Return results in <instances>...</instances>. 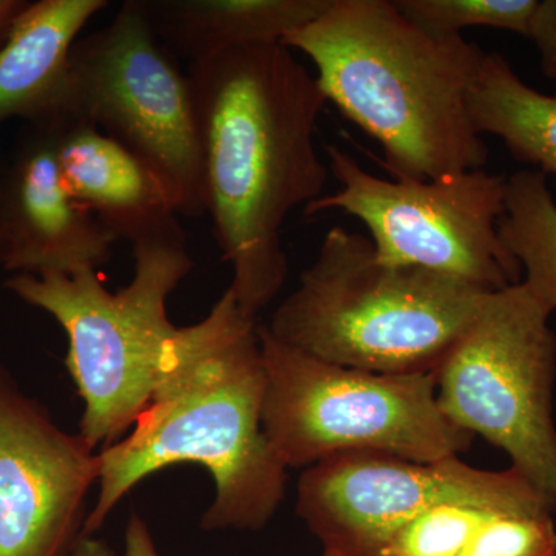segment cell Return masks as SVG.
Listing matches in <instances>:
<instances>
[{
	"mask_svg": "<svg viewBox=\"0 0 556 556\" xmlns=\"http://www.w3.org/2000/svg\"><path fill=\"white\" fill-rule=\"evenodd\" d=\"M204 214L211 215L230 292L257 318L288 278L281 228L325 195L316 149L328 104L316 76L283 43L241 47L190 64Z\"/></svg>",
	"mask_w": 556,
	"mask_h": 556,
	"instance_id": "1",
	"label": "cell"
},
{
	"mask_svg": "<svg viewBox=\"0 0 556 556\" xmlns=\"http://www.w3.org/2000/svg\"><path fill=\"white\" fill-rule=\"evenodd\" d=\"M265 387L257 324L228 288L206 317L177 328L148 407L126 437L101 450L100 492L83 538L93 536L139 482L181 464L206 468L215 482L201 529L268 526L287 493L288 468L263 431Z\"/></svg>",
	"mask_w": 556,
	"mask_h": 556,
	"instance_id": "2",
	"label": "cell"
},
{
	"mask_svg": "<svg viewBox=\"0 0 556 556\" xmlns=\"http://www.w3.org/2000/svg\"><path fill=\"white\" fill-rule=\"evenodd\" d=\"M281 43L313 62L327 101L378 142L393 179L484 169L489 148L468 112L477 43L422 30L394 0H332Z\"/></svg>",
	"mask_w": 556,
	"mask_h": 556,
	"instance_id": "3",
	"label": "cell"
},
{
	"mask_svg": "<svg viewBox=\"0 0 556 556\" xmlns=\"http://www.w3.org/2000/svg\"><path fill=\"white\" fill-rule=\"evenodd\" d=\"M485 294L431 270L387 265L368 237L336 226L263 327L278 342L329 364L430 375Z\"/></svg>",
	"mask_w": 556,
	"mask_h": 556,
	"instance_id": "4",
	"label": "cell"
},
{
	"mask_svg": "<svg viewBox=\"0 0 556 556\" xmlns=\"http://www.w3.org/2000/svg\"><path fill=\"white\" fill-rule=\"evenodd\" d=\"M131 247L134 277L116 292L98 270L16 274L5 283L64 329L68 372L84 404L79 434L94 450L126 437L148 407L178 328L167 316V300L193 268L179 223Z\"/></svg>",
	"mask_w": 556,
	"mask_h": 556,
	"instance_id": "5",
	"label": "cell"
},
{
	"mask_svg": "<svg viewBox=\"0 0 556 556\" xmlns=\"http://www.w3.org/2000/svg\"><path fill=\"white\" fill-rule=\"evenodd\" d=\"M258 338L263 431L287 468L354 452L434 463L459 456L473 441L439 408L434 372L380 375L329 364L278 342L263 325Z\"/></svg>",
	"mask_w": 556,
	"mask_h": 556,
	"instance_id": "6",
	"label": "cell"
},
{
	"mask_svg": "<svg viewBox=\"0 0 556 556\" xmlns=\"http://www.w3.org/2000/svg\"><path fill=\"white\" fill-rule=\"evenodd\" d=\"M552 314L522 281L489 292L434 378L450 422L503 450L556 503Z\"/></svg>",
	"mask_w": 556,
	"mask_h": 556,
	"instance_id": "7",
	"label": "cell"
},
{
	"mask_svg": "<svg viewBox=\"0 0 556 556\" xmlns=\"http://www.w3.org/2000/svg\"><path fill=\"white\" fill-rule=\"evenodd\" d=\"M339 189L305 215L342 211L368 229L376 257L391 266L431 270L493 292L519 283L522 269L500 237L506 177L484 169L426 179H386L350 153L327 146Z\"/></svg>",
	"mask_w": 556,
	"mask_h": 556,
	"instance_id": "8",
	"label": "cell"
},
{
	"mask_svg": "<svg viewBox=\"0 0 556 556\" xmlns=\"http://www.w3.org/2000/svg\"><path fill=\"white\" fill-rule=\"evenodd\" d=\"M53 119L91 124L126 146L169 186L178 214L204 215L195 105L182 75L138 0L108 27L76 40Z\"/></svg>",
	"mask_w": 556,
	"mask_h": 556,
	"instance_id": "9",
	"label": "cell"
},
{
	"mask_svg": "<svg viewBox=\"0 0 556 556\" xmlns=\"http://www.w3.org/2000/svg\"><path fill=\"white\" fill-rule=\"evenodd\" d=\"M460 504L497 514L555 515L556 503L514 468L481 470L459 456L417 463L386 453H340L305 468L295 514L339 556H378L424 511Z\"/></svg>",
	"mask_w": 556,
	"mask_h": 556,
	"instance_id": "10",
	"label": "cell"
},
{
	"mask_svg": "<svg viewBox=\"0 0 556 556\" xmlns=\"http://www.w3.org/2000/svg\"><path fill=\"white\" fill-rule=\"evenodd\" d=\"M98 479L100 453L0 368V556H70Z\"/></svg>",
	"mask_w": 556,
	"mask_h": 556,
	"instance_id": "11",
	"label": "cell"
},
{
	"mask_svg": "<svg viewBox=\"0 0 556 556\" xmlns=\"http://www.w3.org/2000/svg\"><path fill=\"white\" fill-rule=\"evenodd\" d=\"M3 269L30 276L98 270L118 237L70 195L53 123L28 124L0 172Z\"/></svg>",
	"mask_w": 556,
	"mask_h": 556,
	"instance_id": "12",
	"label": "cell"
},
{
	"mask_svg": "<svg viewBox=\"0 0 556 556\" xmlns=\"http://www.w3.org/2000/svg\"><path fill=\"white\" fill-rule=\"evenodd\" d=\"M49 123L70 195L119 240L134 244L178 225L169 186L137 153L83 121Z\"/></svg>",
	"mask_w": 556,
	"mask_h": 556,
	"instance_id": "13",
	"label": "cell"
},
{
	"mask_svg": "<svg viewBox=\"0 0 556 556\" xmlns=\"http://www.w3.org/2000/svg\"><path fill=\"white\" fill-rule=\"evenodd\" d=\"M105 0L28 3L0 43V124L51 119L67 86L70 54L87 22Z\"/></svg>",
	"mask_w": 556,
	"mask_h": 556,
	"instance_id": "14",
	"label": "cell"
},
{
	"mask_svg": "<svg viewBox=\"0 0 556 556\" xmlns=\"http://www.w3.org/2000/svg\"><path fill=\"white\" fill-rule=\"evenodd\" d=\"M164 47L190 64L241 47L281 43L332 0H138Z\"/></svg>",
	"mask_w": 556,
	"mask_h": 556,
	"instance_id": "15",
	"label": "cell"
},
{
	"mask_svg": "<svg viewBox=\"0 0 556 556\" xmlns=\"http://www.w3.org/2000/svg\"><path fill=\"white\" fill-rule=\"evenodd\" d=\"M475 129L504 142L519 163L556 179V93L527 86L501 53H484L470 90Z\"/></svg>",
	"mask_w": 556,
	"mask_h": 556,
	"instance_id": "16",
	"label": "cell"
},
{
	"mask_svg": "<svg viewBox=\"0 0 556 556\" xmlns=\"http://www.w3.org/2000/svg\"><path fill=\"white\" fill-rule=\"evenodd\" d=\"M501 240L522 269V283L548 311H556V203L547 177L521 169L506 178Z\"/></svg>",
	"mask_w": 556,
	"mask_h": 556,
	"instance_id": "17",
	"label": "cell"
},
{
	"mask_svg": "<svg viewBox=\"0 0 556 556\" xmlns=\"http://www.w3.org/2000/svg\"><path fill=\"white\" fill-rule=\"evenodd\" d=\"M417 27L437 36H463L486 27L529 38L540 0H394Z\"/></svg>",
	"mask_w": 556,
	"mask_h": 556,
	"instance_id": "18",
	"label": "cell"
},
{
	"mask_svg": "<svg viewBox=\"0 0 556 556\" xmlns=\"http://www.w3.org/2000/svg\"><path fill=\"white\" fill-rule=\"evenodd\" d=\"M493 515L497 511L460 504L430 508L402 526L378 556H459Z\"/></svg>",
	"mask_w": 556,
	"mask_h": 556,
	"instance_id": "19",
	"label": "cell"
},
{
	"mask_svg": "<svg viewBox=\"0 0 556 556\" xmlns=\"http://www.w3.org/2000/svg\"><path fill=\"white\" fill-rule=\"evenodd\" d=\"M459 556H556L554 515H493Z\"/></svg>",
	"mask_w": 556,
	"mask_h": 556,
	"instance_id": "20",
	"label": "cell"
},
{
	"mask_svg": "<svg viewBox=\"0 0 556 556\" xmlns=\"http://www.w3.org/2000/svg\"><path fill=\"white\" fill-rule=\"evenodd\" d=\"M529 39L535 43L540 54L541 72L556 80V0H541Z\"/></svg>",
	"mask_w": 556,
	"mask_h": 556,
	"instance_id": "21",
	"label": "cell"
},
{
	"mask_svg": "<svg viewBox=\"0 0 556 556\" xmlns=\"http://www.w3.org/2000/svg\"><path fill=\"white\" fill-rule=\"evenodd\" d=\"M123 556H161L156 551L155 541H153L149 526L138 514H131L129 522H127L126 533H124ZM320 556L339 555L324 552Z\"/></svg>",
	"mask_w": 556,
	"mask_h": 556,
	"instance_id": "22",
	"label": "cell"
},
{
	"mask_svg": "<svg viewBox=\"0 0 556 556\" xmlns=\"http://www.w3.org/2000/svg\"><path fill=\"white\" fill-rule=\"evenodd\" d=\"M28 2L20 0H0V42L7 38L11 25L17 20V16L27 9Z\"/></svg>",
	"mask_w": 556,
	"mask_h": 556,
	"instance_id": "23",
	"label": "cell"
},
{
	"mask_svg": "<svg viewBox=\"0 0 556 556\" xmlns=\"http://www.w3.org/2000/svg\"><path fill=\"white\" fill-rule=\"evenodd\" d=\"M70 556H116L105 541L93 536L80 538Z\"/></svg>",
	"mask_w": 556,
	"mask_h": 556,
	"instance_id": "24",
	"label": "cell"
},
{
	"mask_svg": "<svg viewBox=\"0 0 556 556\" xmlns=\"http://www.w3.org/2000/svg\"><path fill=\"white\" fill-rule=\"evenodd\" d=\"M2 160L0 159V172H2ZM5 239H3V232H2V223H0V266L3 268V263H5Z\"/></svg>",
	"mask_w": 556,
	"mask_h": 556,
	"instance_id": "25",
	"label": "cell"
}]
</instances>
